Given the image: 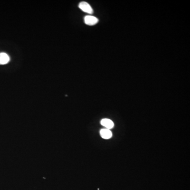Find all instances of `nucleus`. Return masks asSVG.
Wrapping results in <instances>:
<instances>
[{
	"instance_id": "nucleus-2",
	"label": "nucleus",
	"mask_w": 190,
	"mask_h": 190,
	"mask_svg": "<svg viewBox=\"0 0 190 190\" xmlns=\"http://www.w3.org/2000/svg\"><path fill=\"white\" fill-rule=\"evenodd\" d=\"M85 24L88 25H93L98 22V19L95 16L91 15H87L84 19Z\"/></svg>"
},
{
	"instance_id": "nucleus-3",
	"label": "nucleus",
	"mask_w": 190,
	"mask_h": 190,
	"mask_svg": "<svg viewBox=\"0 0 190 190\" xmlns=\"http://www.w3.org/2000/svg\"><path fill=\"white\" fill-rule=\"evenodd\" d=\"M10 60V57L7 53H0V65H6Z\"/></svg>"
},
{
	"instance_id": "nucleus-4",
	"label": "nucleus",
	"mask_w": 190,
	"mask_h": 190,
	"mask_svg": "<svg viewBox=\"0 0 190 190\" xmlns=\"http://www.w3.org/2000/svg\"><path fill=\"white\" fill-rule=\"evenodd\" d=\"M101 124L102 125L105 126V127L107 128L108 130H110L114 127V123L110 119H107V118H105V119H102L101 121Z\"/></svg>"
},
{
	"instance_id": "nucleus-1",
	"label": "nucleus",
	"mask_w": 190,
	"mask_h": 190,
	"mask_svg": "<svg viewBox=\"0 0 190 190\" xmlns=\"http://www.w3.org/2000/svg\"><path fill=\"white\" fill-rule=\"evenodd\" d=\"M79 8L83 12L88 14H92L93 13V10L91 6L87 2H81L79 4Z\"/></svg>"
},
{
	"instance_id": "nucleus-5",
	"label": "nucleus",
	"mask_w": 190,
	"mask_h": 190,
	"mask_svg": "<svg viewBox=\"0 0 190 190\" xmlns=\"http://www.w3.org/2000/svg\"><path fill=\"white\" fill-rule=\"evenodd\" d=\"M100 135L104 139H109L112 136V133L108 129H102L100 131Z\"/></svg>"
}]
</instances>
